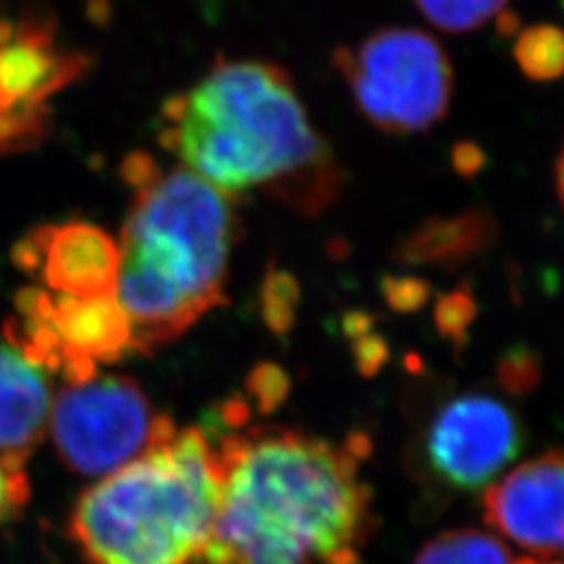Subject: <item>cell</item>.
Masks as SVG:
<instances>
[{"instance_id": "8", "label": "cell", "mask_w": 564, "mask_h": 564, "mask_svg": "<svg viewBox=\"0 0 564 564\" xmlns=\"http://www.w3.org/2000/svg\"><path fill=\"white\" fill-rule=\"evenodd\" d=\"M524 445V429L505 402L484 395H458L435 414L424 435V460L442 484L477 491L491 484Z\"/></svg>"}, {"instance_id": "12", "label": "cell", "mask_w": 564, "mask_h": 564, "mask_svg": "<svg viewBox=\"0 0 564 564\" xmlns=\"http://www.w3.org/2000/svg\"><path fill=\"white\" fill-rule=\"evenodd\" d=\"M498 223L487 209H468L449 218H429L393 249L395 262L458 268L498 239Z\"/></svg>"}, {"instance_id": "7", "label": "cell", "mask_w": 564, "mask_h": 564, "mask_svg": "<svg viewBox=\"0 0 564 564\" xmlns=\"http://www.w3.org/2000/svg\"><path fill=\"white\" fill-rule=\"evenodd\" d=\"M88 65V55L61 48L51 15L0 21V155L39 147L51 120L46 101Z\"/></svg>"}, {"instance_id": "4", "label": "cell", "mask_w": 564, "mask_h": 564, "mask_svg": "<svg viewBox=\"0 0 564 564\" xmlns=\"http://www.w3.org/2000/svg\"><path fill=\"white\" fill-rule=\"evenodd\" d=\"M220 489L216 442L202 429H176L88 487L72 533L93 564H203Z\"/></svg>"}, {"instance_id": "6", "label": "cell", "mask_w": 564, "mask_h": 564, "mask_svg": "<svg viewBox=\"0 0 564 564\" xmlns=\"http://www.w3.org/2000/svg\"><path fill=\"white\" fill-rule=\"evenodd\" d=\"M48 431L61 460L84 477H107L176 431L130 377L67 383L51 408Z\"/></svg>"}, {"instance_id": "26", "label": "cell", "mask_w": 564, "mask_h": 564, "mask_svg": "<svg viewBox=\"0 0 564 564\" xmlns=\"http://www.w3.org/2000/svg\"><path fill=\"white\" fill-rule=\"evenodd\" d=\"M514 564H564V561H561V563H538L535 558H523V561H514Z\"/></svg>"}, {"instance_id": "21", "label": "cell", "mask_w": 564, "mask_h": 564, "mask_svg": "<svg viewBox=\"0 0 564 564\" xmlns=\"http://www.w3.org/2000/svg\"><path fill=\"white\" fill-rule=\"evenodd\" d=\"M452 163L463 178H475L484 170L487 155L475 142H458L454 144V151H452Z\"/></svg>"}, {"instance_id": "13", "label": "cell", "mask_w": 564, "mask_h": 564, "mask_svg": "<svg viewBox=\"0 0 564 564\" xmlns=\"http://www.w3.org/2000/svg\"><path fill=\"white\" fill-rule=\"evenodd\" d=\"M414 564H514V561L496 535L479 529H460L431 540L419 552Z\"/></svg>"}, {"instance_id": "14", "label": "cell", "mask_w": 564, "mask_h": 564, "mask_svg": "<svg viewBox=\"0 0 564 564\" xmlns=\"http://www.w3.org/2000/svg\"><path fill=\"white\" fill-rule=\"evenodd\" d=\"M514 59L529 80H556L564 74V30L533 25L519 32Z\"/></svg>"}, {"instance_id": "15", "label": "cell", "mask_w": 564, "mask_h": 564, "mask_svg": "<svg viewBox=\"0 0 564 564\" xmlns=\"http://www.w3.org/2000/svg\"><path fill=\"white\" fill-rule=\"evenodd\" d=\"M506 2L508 0H416L426 20L452 34L479 30L505 11Z\"/></svg>"}, {"instance_id": "17", "label": "cell", "mask_w": 564, "mask_h": 564, "mask_svg": "<svg viewBox=\"0 0 564 564\" xmlns=\"http://www.w3.org/2000/svg\"><path fill=\"white\" fill-rule=\"evenodd\" d=\"M540 379H542V364H540V356L531 347L514 345L506 349L505 356L498 364V381L506 393L524 395L540 384Z\"/></svg>"}, {"instance_id": "2", "label": "cell", "mask_w": 564, "mask_h": 564, "mask_svg": "<svg viewBox=\"0 0 564 564\" xmlns=\"http://www.w3.org/2000/svg\"><path fill=\"white\" fill-rule=\"evenodd\" d=\"M163 149L228 197L260 188L316 216L339 197L341 167L274 63L220 57L162 107Z\"/></svg>"}, {"instance_id": "20", "label": "cell", "mask_w": 564, "mask_h": 564, "mask_svg": "<svg viewBox=\"0 0 564 564\" xmlns=\"http://www.w3.org/2000/svg\"><path fill=\"white\" fill-rule=\"evenodd\" d=\"M30 498L25 470L0 458V524L9 523L21 512Z\"/></svg>"}, {"instance_id": "3", "label": "cell", "mask_w": 564, "mask_h": 564, "mask_svg": "<svg viewBox=\"0 0 564 564\" xmlns=\"http://www.w3.org/2000/svg\"><path fill=\"white\" fill-rule=\"evenodd\" d=\"M132 191L116 300L130 323V351L149 354L226 303L239 223L230 197L186 167L158 170Z\"/></svg>"}, {"instance_id": "10", "label": "cell", "mask_w": 564, "mask_h": 564, "mask_svg": "<svg viewBox=\"0 0 564 564\" xmlns=\"http://www.w3.org/2000/svg\"><path fill=\"white\" fill-rule=\"evenodd\" d=\"M15 262L51 293L72 297L116 295L120 242L90 223L46 224L15 247Z\"/></svg>"}, {"instance_id": "22", "label": "cell", "mask_w": 564, "mask_h": 564, "mask_svg": "<svg viewBox=\"0 0 564 564\" xmlns=\"http://www.w3.org/2000/svg\"><path fill=\"white\" fill-rule=\"evenodd\" d=\"M251 387L256 393H260L265 402H274L281 400L286 391V377L282 375L276 366H260L258 370H253L251 377Z\"/></svg>"}, {"instance_id": "9", "label": "cell", "mask_w": 564, "mask_h": 564, "mask_svg": "<svg viewBox=\"0 0 564 564\" xmlns=\"http://www.w3.org/2000/svg\"><path fill=\"white\" fill-rule=\"evenodd\" d=\"M485 521L538 556H564V449L521 464L487 489Z\"/></svg>"}, {"instance_id": "5", "label": "cell", "mask_w": 564, "mask_h": 564, "mask_svg": "<svg viewBox=\"0 0 564 564\" xmlns=\"http://www.w3.org/2000/svg\"><path fill=\"white\" fill-rule=\"evenodd\" d=\"M333 65L358 111L387 134H414L447 113L454 74L442 44L412 28H387L358 46H339Z\"/></svg>"}, {"instance_id": "19", "label": "cell", "mask_w": 564, "mask_h": 564, "mask_svg": "<svg viewBox=\"0 0 564 564\" xmlns=\"http://www.w3.org/2000/svg\"><path fill=\"white\" fill-rule=\"evenodd\" d=\"M381 289L384 302L400 314H412L421 310L431 297V284L414 276H387Z\"/></svg>"}, {"instance_id": "24", "label": "cell", "mask_w": 564, "mask_h": 564, "mask_svg": "<svg viewBox=\"0 0 564 564\" xmlns=\"http://www.w3.org/2000/svg\"><path fill=\"white\" fill-rule=\"evenodd\" d=\"M498 30L502 36H512L521 30V21L514 13H500L498 15Z\"/></svg>"}, {"instance_id": "25", "label": "cell", "mask_w": 564, "mask_h": 564, "mask_svg": "<svg viewBox=\"0 0 564 564\" xmlns=\"http://www.w3.org/2000/svg\"><path fill=\"white\" fill-rule=\"evenodd\" d=\"M556 191H558V197L564 207V149L558 158V163H556Z\"/></svg>"}, {"instance_id": "18", "label": "cell", "mask_w": 564, "mask_h": 564, "mask_svg": "<svg viewBox=\"0 0 564 564\" xmlns=\"http://www.w3.org/2000/svg\"><path fill=\"white\" fill-rule=\"evenodd\" d=\"M477 305L473 291L463 284L460 289L444 295L435 305V324L440 333L454 343L456 347H463L466 343V330L475 321Z\"/></svg>"}, {"instance_id": "1", "label": "cell", "mask_w": 564, "mask_h": 564, "mask_svg": "<svg viewBox=\"0 0 564 564\" xmlns=\"http://www.w3.org/2000/svg\"><path fill=\"white\" fill-rule=\"evenodd\" d=\"M220 506L203 564H358L370 489L358 447L284 429L216 442Z\"/></svg>"}, {"instance_id": "16", "label": "cell", "mask_w": 564, "mask_h": 564, "mask_svg": "<svg viewBox=\"0 0 564 564\" xmlns=\"http://www.w3.org/2000/svg\"><path fill=\"white\" fill-rule=\"evenodd\" d=\"M300 297L302 291L297 281L286 270L270 265L263 279L260 305L263 321L272 333L286 335L293 328Z\"/></svg>"}, {"instance_id": "11", "label": "cell", "mask_w": 564, "mask_h": 564, "mask_svg": "<svg viewBox=\"0 0 564 564\" xmlns=\"http://www.w3.org/2000/svg\"><path fill=\"white\" fill-rule=\"evenodd\" d=\"M53 408L46 370L0 339V458L23 468L42 444Z\"/></svg>"}, {"instance_id": "23", "label": "cell", "mask_w": 564, "mask_h": 564, "mask_svg": "<svg viewBox=\"0 0 564 564\" xmlns=\"http://www.w3.org/2000/svg\"><path fill=\"white\" fill-rule=\"evenodd\" d=\"M387 360V343L377 335H366L358 341V362L368 372H377V368Z\"/></svg>"}]
</instances>
